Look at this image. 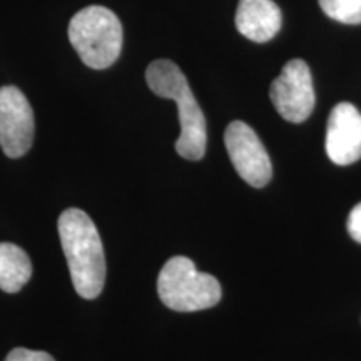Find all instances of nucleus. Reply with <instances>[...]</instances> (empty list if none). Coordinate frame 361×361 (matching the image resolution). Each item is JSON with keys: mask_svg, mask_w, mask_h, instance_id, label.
<instances>
[{"mask_svg": "<svg viewBox=\"0 0 361 361\" xmlns=\"http://www.w3.org/2000/svg\"><path fill=\"white\" fill-rule=\"evenodd\" d=\"M69 40L85 66L107 69L123 51V25L109 8L92 6L72 17Z\"/></svg>", "mask_w": 361, "mask_h": 361, "instance_id": "nucleus-3", "label": "nucleus"}, {"mask_svg": "<svg viewBox=\"0 0 361 361\" xmlns=\"http://www.w3.org/2000/svg\"><path fill=\"white\" fill-rule=\"evenodd\" d=\"M34 111L20 89H0V146L8 157L27 154L34 141Z\"/></svg>", "mask_w": 361, "mask_h": 361, "instance_id": "nucleus-7", "label": "nucleus"}, {"mask_svg": "<svg viewBox=\"0 0 361 361\" xmlns=\"http://www.w3.org/2000/svg\"><path fill=\"white\" fill-rule=\"evenodd\" d=\"M157 295L168 308L192 313L218 305L223 291L218 279L197 271L191 259L174 256L157 276Z\"/></svg>", "mask_w": 361, "mask_h": 361, "instance_id": "nucleus-4", "label": "nucleus"}, {"mask_svg": "<svg viewBox=\"0 0 361 361\" xmlns=\"http://www.w3.org/2000/svg\"><path fill=\"white\" fill-rule=\"evenodd\" d=\"M329 19L341 24H361V0H318Z\"/></svg>", "mask_w": 361, "mask_h": 361, "instance_id": "nucleus-11", "label": "nucleus"}, {"mask_svg": "<svg viewBox=\"0 0 361 361\" xmlns=\"http://www.w3.org/2000/svg\"><path fill=\"white\" fill-rule=\"evenodd\" d=\"M149 89L162 99L178 104L180 134L176 141V151L188 161H200L206 154L207 128L206 117L194 97L186 75L174 62L154 61L146 71Z\"/></svg>", "mask_w": 361, "mask_h": 361, "instance_id": "nucleus-2", "label": "nucleus"}, {"mask_svg": "<svg viewBox=\"0 0 361 361\" xmlns=\"http://www.w3.org/2000/svg\"><path fill=\"white\" fill-rule=\"evenodd\" d=\"M346 228H348L350 236L361 245V202H358V204L351 209Z\"/></svg>", "mask_w": 361, "mask_h": 361, "instance_id": "nucleus-13", "label": "nucleus"}, {"mask_svg": "<svg viewBox=\"0 0 361 361\" xmlns=\"http://www.w3.org/2000/svg\"><path fill=\"white\" fill-rule=\"evenodd\" d=\"M6 361H56L45 351H34L27 348H13L7 355Z\"/></svg>", "mask_w": 361, "mask_h": 361, "instance_id": "nucleus-12", "label": "nucleus"}, {"mask_svg": "<svg viewBox=\"0 0 361 361\" xmlns=\"http://www.w3.org/2000/svg\"><path fill=\"white\" fill-rule=\"evenodd\" d=\"M269 97L274 109L284 121L301 124L314 109V87L308 64L301 59H293L283 67L281 74L273 80Z\"/></svg>", "mask_w": 361, "mask_h": 361, "instance_id": "nucleus-5", "label": "nucleus"}, {"mask_svg": "<svg viewBox=\"0 0 361 361\" xmlns=\"http://www.w3.org/2000/svg\"><path fill=\"white\" fill-rule=\"evenodd\" d=\"M324 146L329 159L338 166H350L361 159V112L353 104L340 102L333 107Z\"/></svg>", "mask_w": 361, "mask_h": 361, "instance_id": "nucleus-8", "label": "nucleus"}, {"mask_svg": "<svg viewBox=\"0 0 361 361\" xmlns=\"http://www.w3.org/2000/svg\"><path fill=\"white\" fill-rule=\"evenodd\" d=\"M281 11L273 0H239L236 29L252 42H268L281 29Z\"/></svg>", "mask_w": 361, "mask_h": 361, "instance_id": "nucleus-9", "label": "nucleus"}, {"mask_svg": "<svg viewBox=\"0 0 361 361\" xmlns=\"http://www.w3.org/2000/svg\"><path fill=\"white\" fill-rule=\"evenodd\" d=\"M57 228L74 290L84 300H94L106 283V256L96 224L82 209L71 207L61 214Z\"/></svg>", "mask_w": 361, "mask_h": 361, "instance_id": "nucleus-1", "label": "nucleus"}, {"mask_svg": "<svg viewBox=\"0 0 361 361\" xmlns=\"http://www.w3.org/2000/svg\"><path fill=\"white\" fill-rule=\"evenodd\" d=\"M32 276V263L27 252L12 243H0V290L17 293Z\"/></svg>", "mask_w": 361, "mask_h": 361, "instance_id": "nucleus-10", "label": "nucleus"}, {"mask_svg": "<svg viewBox=\"0 0 361 361\" xmlns=\"http://www.w3.org/2000/svg\"><path fill=\"white\" fill-rule=\"evenodd\" d=\"M224 146L236 173L252 188H264L273 176L268 151L258 134L243 121L226 128Z\"/></svg>", "mask_w": 361, "mask_h": 361, "instance_id": "nucleus-6", "label": "nucleus"}]
</instances>
